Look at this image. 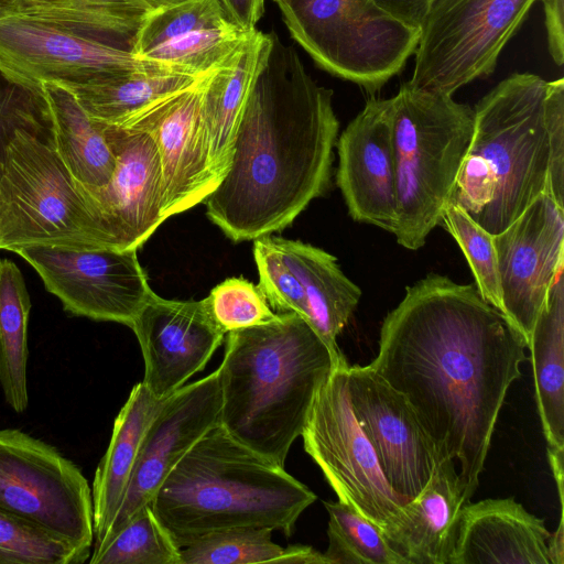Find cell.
Wrapping results in <instances>:
<instances>
[{
	"instance_id": "obj_1",
	"label": "cell",
	"mask_w": 564,
	"mask_h": 564,
	"mask_svg": "<svg viewBox=\"0 0 564 564\" xmlns=\"http://www.w3.org/2000/svg\"><path fill=\"white\" fill-rule=\"evenodd\" d=\"M525 341L475 284L429 273L383 319L369 365L404 395L438 459L458 463L465 503L479 485Z\"/></svg>"
},
{
	"instance_id": "obj_2",
	"label": "cell",
	"mask_w": 564,
	"mask_h": 564,
	"mask_svg": "<svg viewBox=\"0 0 564 564\" xmlns=\"http://www.w3.org/2000/svg\"><path fill=\"white\" fill-rule=\"evenodd\" d=\"M271 34L230 167L204 200L208 218L236 242L284 229L325 194L338 139L333 90L311 77L292 45Z\"/></svg>"
},
{
	"instance_id": "obj_3",
	"label": "cell",
	"mask_w": 564,
	"mask_h": 564,
	"mask_svg": "<svg viewBox=\"0 0 564 564\" xmlns=\"http://www.w3.org/2000/svg\"><path fill=\"white\" fill-rule=\"evenodd\" d=\"M544 192L564 207V79L514 73L475 106L448 200L497 235Z\"/></svg>"
},
{
	"instance_id": "obj_4",
	"label": "cell",
	"mask_w": 564,
	"mask_h": 564,
	"mask_svg": "<svg viewBox=\"0 0 564 564\" xmlns=\"http://www.w3.org/2000/svg\"><path fill=\"white\" fill-rule=\"evenodd\" d=\"M218 367L220 425L238 442L284 467L318 391L339 361L301 315L226 334Z\"/></svg>"
},
{
	"instance_id": "obj_5",
	"label": "cell",
	"mask_w": 564,
	"mask_h": 564,
	"mask_svg": "<svg viewBox=\"0 0 564 564\" xmlns=\"http://www.w3.org/2000/svg\"><path fill=\"white\" fill-rule=\"evenodd\" d=\"M316 495L220 425L204 434L156 491L151 507L180 547L213 532L268 528L290 536Z\"/></svg>"
},
{
	"instance_id": "obj_6",
	"label": "cell",
	"mask_w": 564,
	"mask_h": 564,
	"mask_svg": "<svg viewBox=\"0 0 564 564\" xmlns=\"http://www.w3.org/2000/svg\"><path fill=\"white\" fill-rule=\"evenodd\" d=\"M473 132L474 109L451 95L405 83L391 98L400 246L420 249L440 225Z\"/></svg>"
},
{
	"instance_id": "obj_7",
	"label": "cell",
	"mask_w": 564,
	"mask_h": 564,
	"mask_svg": "<svg viewBox=\"0 0 564 564\" xmlns=\"http://www.w3.org/2000/svg\"><path fill=\"white\" fill-rule=\"evenodd\" d=\"M24 246L112 249L54 140L23 130L9 145L0 176V249Z\"/></svg>"
},
{
	"instance_id": "obj_8",
	"label": "cell",
	"mask_w": 564,
	"mask_h": 564,
	"mask_svg": "<svg viewBox=\"0 0 564 564\" xmlns=\"http://www.w3.org/2000/svg\"><path fill=\"white\" fill-rule=\"evenodd\" d=\"M291 36L325 72L376 93L414 54L420 28L375 0H280Z\"/></svg>"
},
{
	"instance_id": "obj_9",
	"label": "cell",
	"mask_w": 564,
	"mask_h": 564,
	"mask_svg": "<svg viewBox=\"0 0 564 564\" xmlns=\"http://www.w3.org/2000/svg\"><path fill=\"white\" fill-rule=\"evenodd\" d=\"M536 0H430L411 86L453 96L490 75Z\"/></svg>"
},
{
	"instance_id": "obj_10",
	"label": "cell",
	"mask_w": 564,
	"mask_h": 564,
	"mask_svg": "<svg viewBox=\"0 0 564 564\" xmlns=\"http://www.w3.org/2000/svg\"><path fill=\"white\" fill-rule=\"evenodd\" d=\"M0 510L91 551L87 479L55 447L20 430H0Z\"/></svg>"
},
{
	"instance_id": "obj_11",
	"label": "cell",
	"mask_w": 564,
	"mask_h": 564,
	"mask_svg": "<svg viewBox=\"0 0 564 564\" xmlns=\"http://www.w3.org/2000/svg\"><path fill=\"white\" fill-rule=\"evenodd\" d=\"M333 370L317 393L302 433L338 500L383 528L406 502L389 486L377 454L351 406L346 367Z\"/></svg>"
},
{
	"instance_id": "obj_12",
	"label": "cell",
	"mask_w": 564,
	"mask_h": 564,
	"mask_svg": "<svg viewBox=\"0 0 564 564\" xmlns=\"http://www.w3.org/2000/svg\"><path fill=\"white\" fill-rule=\"evenodd\" d=\"M28 261L66 312L131 327L153 293L137 249L24 246L12 250Z\"/></svg>"
},
{
	"instance_id": "obj_13",
	"label": "cell",
	"mask_w": 564,
	"mask_h": 564,
	"mask_svg": "<svg viewBox=\"0 0 564 564\" xmlns=\"http://www.w3.org/2000/svg\"><path fill=\"white\" fill-rule=\"evenodd\" d=\"M503 315L529 347L536 318L564 267V207L549 192L494 235Z\"/></svg>"
},
{
	"instance_id": "obj_14",
	"label": "cell",
	"mask_w": 564,
	"mask_h": 564,
	"mask_svg": "<svg viewBox=\"0 0 564 564\" xmlns=\"http://www.w3.org/2000/svg\"><path fill=\"white\" fill-rule=\"evenodd\" d=\"M221 388L217 368L164 399L143 434L135 465L119 511L102 547L156 491L184 455L220 423Z\"/></svg>"
},
{
	"instance_id": "obj_15",
	"label": "cell",
	"mask_w": 564,
	"mask_h": 564,
	"mask_svg": "<svg viewBox=\"0 0 564 564\" xmlns=\"http://www.w3.org/2000/svg\"><path fill=\"white\" fill-rule=\"evenodd\" d=\"M355 415L391 489L406 503L429 482L437 455L403 394L368 366H347Z\"/></svg>"
},
{
	"instance_id": "obj_16",
	"label": "cell",
	"mask_w": 564,
	"mask_h": 564,
	"mask_svg": "<svg viewBox=\"0 0 564 564\" xmlns=\"http://www.w3.org/2000/svg\"><path fill=\"white\" fill-rule=\"evenodd\" d=\"M0 63L31 80L64 87L166 67L19 14L0 19Z\"/></svg>"
},
{
	"instance_id": "obj_17",
	"label": "cell",
	"mask_w": 564,
	"mask_h": 564,
	"mask_svg": "<svg viewBox=\"0 0 564 564\" xmlns=\"http://www.w3.org/2000/svg\"><path fill=\"white\" fill-rule=\"evenodd\" d=\"M100 124L115 155L116 167L105 186L83 188L112 249L138 250L164 221V191L159 153L153 139L145 131L102 122Z\"/></svg>"
},
{
	"instance_id": "obj_18",
	"label": "cell",
	"mask_w": 564,
	"mask_h": 564,
	"mask_svg": "<svg viewBox=\"0 0 564 564\" xmlns=\"http://www.w3.org/2000/svg\"><path fill=\"white\" fill-rule=\"evenodd\" d=\"M130 328L144 361L141 382L158 400L166 399L202 371L226 335L205 299L166 300L154 292Z\"/></svg>"
},
{
	"instance_id": "obj_19",
	"label": "cell",
	"mask_w": 564,
	"mask_h": 564,
	"mask_svg": "<svg viewBox=\"0 0 564 564\" xmlns=\"http://www.w3.org/2000/svg\"><path fill=\"white\" fill-rule=\"evenodd\" d=\"M207 74L121 124L145 131L155 143L163 180L164 220L204 202L218 186L210 172L200 122L203 83Z\"/></svg>"
},
{
	"instance_id": "obj_20",
	"label": "cell",
	"mask_w": 564,
	"mask_h": 564,
	"mask_svg": "<svg viewBox=\"0 0 564 564\" xmlns=\"http://www.w3.org/2000/svg\"><path fill=\"white\" fill-rule=\"evenodd\" d=\"M336 183L350 217L393 234L397 194L391 98L367 100L337 139Z\"/></svg>"
},
{
	"instance_id": "obj_21",
	"label": "cell",
	"mask_w": 564,
	"mask_h": 564,
	"mask_svg": "<svg viewBox=\"0 0 564 564\" xmlns=\"http://www.w3.org/2000/svg\"><path fill=\"white\" fill-rule=\"evenodd\" d=\"M544 521L514 500L464 503L449 564H552Z\"/></svg>"
},
{
	"instance_id": "obj_22",
	"label": "cell",
	"mask_w": 564,
	"mask_h": 564,
	"mask_svg": "<svg viewBox=\"0 0 564 564\" xmlns=\"http://www.w3.org/2000/svg\"><path fill=\"white\" fill-rule=\"evenodd\" d=\"M272 34L250 30L240 45L203 83L200 122L210 172L227 174L238 127L254 82L269 56Z\"/></svg>"
},
{
	"instance_id": "obj_23",
	"label": "cell",
	"mask_w": 564,
	"mask_h": 564,
	"mask_svg": "<svg viewBox=\"0 0 564 564\" xmlns=\"http://www.w3.org/2000/svg\"><path fill=\"white\" fill-rule=\"evenodd\" d=\"M464 503L455 462L437 459L424 489L382 533L406 564H449Z\"/></svg>"
},
{
	"instance_id": "obj_24",
	"label": "cell",
	"mask_w": 564,
	"mask_h": 564,
	"mask_svg": "<svg viewBox=\"0 0 564 564\" xmlns=\"http://www.w3.org/2000/svg\"><path fill=\"white\" fill-rule=\"evenodd\" d=\"M285 263L300 281L307 303V322L339 361H346L337 337L347 325L361 297V290L349 280L327 251L300 240L272 237Z\"/></svg>"
},
{
	"instance_id": "obj_25",
	"label": "cell",
	"mask_w": 564,
	"mask_h": 564,
	"mask_svg": "<svg viewBox=\"0 0 564 564\" xmlns=\"http://www.w3.org/2000/svg\"><path fill=\"white\" fill-rule=\"evenodd\" d=\"M163 400L155 399L142 382L133 386L119 411L108 448L97 466L93 489L94 547L106 539L124 498L151 419Z\"/></svg>"
},
{
	"instance_id": "obj_26",
	"label": "cell",
	"mask_w": 564,
	"mask_h": 564,
	"mask_svg": "<svg viewBox=\"0 0 564 564\" xmlns=\"http://www.w3.org/2000/svg\"><path fill=\"white\" fill-rule=\"evenodd\" d=\"M558 270L536 318L529 350L547 446L564 449V278Z\"/></svg>"
},
{
	"instance_id": "obj_27",
	"label": "cell",
	"mask_w": 564,
	"mask_h": 564,
	"mask_svg": "<svg viewBox=\"0 0 564 564\" xmlns=\"http://www.w3.org/2000/svg\"><path fill=\"white\" fill-rule=\"evenodd\" d=\"M53 118L54 147L73 177L85 189L110 181L116 159L100 122L91 119L64 86L43 84Z\"/></svg>"
},
{
	"instance_id": "obj_28",
	"label": "cell",
	"mask_w": 564,
	"mask_h": 564,
	"mask_svg": "<svg viewBox=\"0 0 564 564\" xmlns=\"http://www.w3.org/2000/svg\"><path fill=\"white\" fill-rule=\"evenodd\" d=\"M148 13L133 0H18L15 14L131 52Z\"/></svg>"
},
{
	"instance_id": "obj_29",
	"label": "cell",
	"mask_w": 564,
	"mask_h": 564,
	"mask_svg": "<svg viewBox=\"0 0 564 564\" xmlns=\"http://www.w3.org/2000/svg\"><path fill=\"white\" fill-rule=\"evenodd\" d=\"M204 75L167 67L134 69L66 88L91 119L121 126L160 99L193 86Z\"/></svg>"
},
{
	"instance_id": "obj_30",
	"label": "cell",
	"mask_w": 564,
	"mask_h": 564,
	"mask_svg": "<svg viewBox=\"0 0 564 564\" xmlns=\"http://www.w3.org/2000/svg\"><path fill=\"white\" fill-rule=\"evenodd\" d=\"M31 300L18 265L0 259V386L17 413L29 405L28 324Z\"/></svg>"
},
{
	"instance_id": "obj_31",
	"label": "cell",
	"mask_w": 564,
	"mask_h": 564,
	"mask_svg": "<svg viewBox=\"0 0 564 564\" xmlns=\"http://www.w3.org/2000/svg\"><path fill=\"white\" fill-rule=\"evenodd\" d=\"M328 512V564H406L389 545L382 528L351 506L325 501Z\"/></svg>"
},
{
	"instance_id": "obj_32",
	"label": "cell",
	"mask_w": 564,
	"mask_h": 564,
	"mask_svg": "<svg viewBox=\"0 0 564 564\" xmlns=\"http://www.w3.org/2000/svg\"><path fill=\"white\" fill-rule=\"evenodd\" d=\"M91 564H181V547L159 520L151 505L140 509L99 550Z\"/></svg>"
},
{
	"instance_id": "obj_33",
	"label": "cell",
	"mask_w": 564,
	"mask_h": 564,
	"mask_svg": "<svg viewBox=\"0 0 564 564\" xmlns=\"http://www.w3.org/2000/svg\"><path fill=\"white\" fill-rule=\"evenodd\" d=\"M23 130L54 140L52 111L44 85L0 63V176L9 145Z\"/></svg>"
},
{
	"instance_id": "obj_34",
	"label": "cell",
	"mask_w": 564,
	"mask_h": 564,
	"mask_svg": "<svg viewBox=\"0 0 564 564\" xmlns=\"http://www.w3.org/2000/svg\"><path fill=\"white\" fill-rule=\"evenodd\" d=\"M249 32L235 23L196 30L153 47L140 58L178 72L204 75L217 68Z\"/></svg>"
},
{
	"instance_id": "obj_35",
	"label": "cell",
	"mask_w": 564,
	"mask_h": 564,
	"mask_svg": "<svg viewBox=\"0 0 564 564\" xmlns=\"http://www.w3.org/2000/svg\"><path fill=\"white\" fill-rule=\"evenodd\" d=\"M90 555L91 551L0 510V564H82Z\"/></svg>"
},
{
	"instance_id": "obj_36",
	"label": "cell",
	"mask_w": 564,
	"mask_h": 564,
	"mask_svg": "<svg viewBox=\"0 0 564 564\" xmlns=\"http://www.w3.org/2000/svg\"><path fill=\"white\" fill-rule=\"evenodd\" d=\"M271 532L237 528L206 534L181 547V564L276 563L284 547L272 542Z\"/></svg>"
},
{
	"instance_id": "obj_37",
	"label": "cell",
	"mask_w": 564,
	"mask_h": 564,
	"mask_svg": "<svg viewBox=\"0 0 564 564\" xmlns=\"http://www.w3.org/2000/svg\"><path fill=\"white\" fill-rule=\"evenodd\" d=\"M441 223L465 254L481 297L503 314L494 235L484 229L452 200L445 204L441 214Z\"/></svg>"
},
{
	"instance_id": "obj_38",
	"label": "cell",
	"mask_w": 564,
	"mask_h": 564,
	"mask_svg": "<svg viewBox=\"0 0 564 564\" xmlns=\"http://www.w3.org/2000/svg\"><path fill=\"white\" fill-rule=\"evenodd\" d=\"M232 23L219 0H187L149 12L132 42L131 53L140 58L153 47L192 31Z\"/></svg>"
},
{
	"instance_id": "obj_39",
	"label": "cell",
	"mask_w": 564,
	"mask_h": 564,
	"mask_svg": "<svg viewBox=\"0 0 564 564\" xmlns=\"http://www.w3.org/2000/svg\"><path fill=\"white\" fill-rule=\"evenodd\" d=\"M225 334L272 322L278 317L261 289L243 278H229L205 299Z\"/></svg>"
},
{
	"instance_id": "obj_40",
	"label": "cell",
	"mask_w": 564,
	"mask_h": 564,
	"mask_svg": "<svg viewBox=\"0 0 564 564\" xmlns=\"http://www.w3.org/2000/svg\"><path fill=\"white\" fill-rule=\"evenodd\" d=\"M253 257L259 274L258 286L275 313H296L307 321L304 290L281 259L270 235L254 239Z\"/></svg>"
},
{
	"instance_id": "obj_41",
	"label": "cell",
	"mask_w": 564,
	"mask_h": 564,
	"mask_svg": "<svg viewBox=\"0 0 564 564\" xmlns=\"http://www.w3.org/2000/svg\"><path fill=\"white\" fill-rule=\"evenodd\" d=\"M543 3L549 52L558 66L564 62V0H541Z\"/></svg>"
},
{
	"instance_id": "obj_42",
	"label": "cell",
	"mask_w": 564,
	"mask_h": 564,
	"mask_svg": "<svg viewBox=\"0 0 564 564\" xmlns=\"http://www.w3.org/2000/svg\"><path fill=\"white\" fill-rule=\"evenodd\" d=\"M228 19L237 26L249 31L264 13V0H219Z\"/></svg>"
},
{
	"instance_id": "obj_43",
	"label": "cell",
	"mask_w": 564,
	"mask_h": 564,
	"mask_svg": "<svg viewBox=\"0 0 564 564\" xmlns=\"http://www.w3.org/2000/svg\"><path fill=\"white\" fill-rule=\"evenodd\" d=\"M382 9L400 20L420 28L430 0H375Z\"/></svg>"
},
{
	"instance_id": "obj_44",
	"label": "cell",
	"mask_w": 564,
	"mask_h": 564,
	"mask_svg": "<svg viewBox=\"0 0 564 564\" xmlns=\"http://www.w3.org/2000/svg\"><path fill=\"white\" fill-rule=\"evenodd\" d=\"M276 563L328 564L324 553L307 545H290L283 550Z\"/></svg>"
},
{
	"instance_id": "obj_45",
	"label": "cell",
	"mask_w": 564,
	"mask_h": 564,
	"mask_svg": "<svg viewBox=\"0 0 564 564\" xmlns=\"http://www.w3.org/2000/svg\"><path fill=\"white\" fill-rule=\"evenodd\" d=\"M145 11L151 12L162 8L171 7L187 0H133Z\"/></svg>"
},
{
	"instance_id": "obj_46",
	"label": "cell",
	"mask_w": 564,
	"mask_h": 564,
	"mask_svg": "<svg viewBox=\"0 0 564 564\" xmlns=\"http://www.w3.org/2000/svg\"><path fill=\"white\" fill-rule=\"evenodd\" d=\"M18 0H0V19L17 13Z\"/></svg>"
},
{
	"instance_id": "obj_47",
	"label": "cell",
	"mask_w": 564,
	"mask_h": 564,
	"mask_svg": "<svg viewBox=\"0 0 564 564\" xmlns=\"http://www.w3.org/2000/svg\"><path fill=\"white\" fill-rule=\"evenodd\" d=\"M275 2L280 1V0H274Z\"/></svg>"
}]
</instances>
